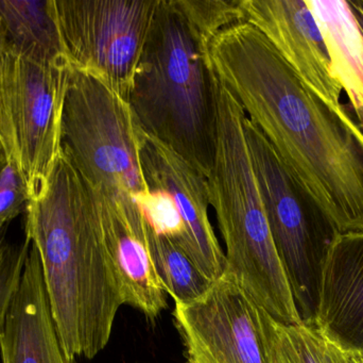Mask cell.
<instances>
[{
	"label": "cell",
	"instance_id": "6da1fadb",
	"mask_svg": "<svg viewBox=\"0 0 363 363\" xmlns=\"http://www.w3.org/2000/svg\"><path fill=\"white\" fill-rule=\"evenodd\" d=\"M218 78L338 234L363 232V130L349 107L309 91L251 23L218 33Z\"/></svg>",
	"mask_w": 363,
	"mask_h": 363
},
{
	"label": "cell",
	"instance_id": "7a4b0ae2",
	"mask_svg": "<svg viewBox=\"0 0 363 363\" xmlns=\"http://www.w3.org/2000/svg\"><path fill=\"white\" fill-rule=\"evenodd\" d=\"M26 239L40 256L55 330L67 359H93L123 305L104 237L99 195L61 148L26 208Z\"/></svg>",
	"mask_w": 363,
	"mask_h": 363
},
{
	"label": "cell",
	"instance_id": "3957f363",
	"mask_svg": "<svg viewBox=\"0 0 363 363\" xmlns=\"http://www.w3.org/2000/svg\"><path fill=\"white\" fill-rule=\"evenodd\" d=\"M136 125L205 177L217 147L215 72L172 0H161L128 99Z\"/></svg>",
	"mask_w": 363,
	"mask_h": 363
},
{
	"label": "cell",
	"instance_id": "277c9868",
	"mask_svg": "<svg viewBox=\"0 0 363 363\" xmlns=\"http://www.w3.org/2000/svg\"><path fill=\"white\" fill-rule=\"evenodd\" d=\"M217 147L209 202L225 244V272L277 321L303 323L273 242L245 138V111L215 74Z\"/></svg>",
	"mask_w": 363,
	"mask_h": 363
},
{
	"label": "cell",
	"instance_id": "5b68a950",
	"mask_svg": "<svg viewBox=\"0 0 363 363\" xmlns=\"http://www.w3.org/2000/svg\"><path fill=\"white\" fill-rule=\"evenodd\" d=\"M61 148L87 185L131 225L144 227L149 193L129 104L104 80L69 65Z\"/></svg>",
	"mask_w": 363,
	"mask_h": 363
},
{
	"label": "cell",
	"instance_id": "8992f818",
	"mask_svg": "<svg viewBox=\"0 0 363 363\" xmlns=\"http://www.w3.org/2000/svg\"><path fill=\"white\" fill-rule=\"evenodd\" d=\"M243 126L275 249L301 320L313 325L324 259L338 232L245 114Z\"/></svg>",
	"mask_w": 363,
	"mask_h": 363
},
{
	"label": "cell",
	"instance_id": "52a82bcc",
	"mask_svg": "<svg viewBox=\"0 0 363 363\" xmlns=\"http://www.w3.org/2000/svg\"><path fill=\"white\" fill-rule=\"evenodd\" d=\"M161 0H53L69 65L125 102Z\"/></svg>",
	"mask_w": 363,
	"mask_h": 363
},
{
	"label": "cell",
	"instance_id": "ba28073f",
	"mask_svg": "<svg viewBox=\"0 0 363 363\" xmlns=\"http://www.w3.org/2000/svg\"><path fill=\"white\" fill-rule=\"evenodd\" d=\"M69 66L55 67L8 51L1 106L8 160L16 162L31 194L46 178L61 151L62 111Z\"/></svg>",
	"mask_w": 363,
	"mask_h": 363
},
{
	"label": "cell",
	"instance_id": "9c48e42d",
	"mask_svg": "<svg viewBox=\"0 0 363 363\" xmlns=\"http://www.w3.org/2000/svg\"><path fill=\"white\" fill-rule=\"evenodd\" d=\"M186 363H267L260 307L223 274L196 300L176 303Z\"/></svg>",
	"mask_w": 363,
	"mask_h": 363
},
{
	"label": "cell",
	"instance_id": "30bf717a",
	"mask_svg": "<svg viewBox=\"0 0 363 363\" xmlns=\"http://www.w3.org/2000/svg\"><path fill=\"white\" fill-rule=\"evenodd\" d=\"M138 136L147 189L169 196L184 229L179 246L209 281H217L225 272V255L209 220L206 177L138 126Z\"/></svg>",
	"mask_w": 363,
	"mask_h": 363
},
{
	"label": "cell",
	"instance_id": "8fae6325",
	"mask_svg": "<svg viewBox=\"0 0 363 363\" xmlns=\"http://www.w3.org/2000/svg\"><path fill=\"white\" fill-rule=\"evenodd\" d=\"M245 21L255 27L305 87L330 106H341L340 85L325 40L304 0H243Z\"/></svg>",
	"mask_w": 363,
	"mask_h": 363
},
{
	"label": "cell",
	"instance_id": "7c38bea8",
	"mask_svg": "<svg viewBox=\"0 0 363 363\" xmlns=\"http://www.w3.org/2000/svg\"><path fill=\"white\" fill-rule=\"evenodd\" d=\"M315 326L363 358V232L337 234L324 259Z\"/></svg>",
	"mask_w": 363,
	"mask_h": 363
},
{
	"label": "cell",
	"instance_id": "4fadbf2b",
	"mask_svg": "<svg viewBox=\"0 0 363 363\" xmlns=\"http://www.w3.org/2000/svg\"><path fill=\"white\" fill-rule=\"evenodd\" d=\"M0 352L2 363H72L62 349L40 256L32 244L0 335Z\"/></svg>",
	"mask_w": 363,
	"mask_h": 363
},
{
	"label": "cell",
	"instance_id": "5bb4252c",
	"mask_svg": "<svg viewBox=\"0 0 363 363\" xmlns=\"http://www.w3.org/2000/svg\"><path fill=\"white\" fill-rule=\"evenodd\" d=\"M101 207L106 247L123 305L155 321L168 308V294L153 264L146 226L131 225L102 200Z\"/></svg>",
	"mask_w": 363,
	"mask_h": 363
},
{
	"label": "cell",
	"instance_id": "9a60e30c",
	"mask_svg": "<svg viewBox=\"0 0 363 363\" xmlns=\"http://www.w3.org/2000/svg\"><path fill=\"white\" fill-rule=\"evenodd\" d=\"M306 2L325 40L335 77L363 130V40L357 21L343 0Z\"/></svg>",
	"mask_w": 363,
	"mask_h": 363
},
{
	"label": "cell",
	"instance_id": "2e32d148",
	"mask_svg": "<svg viewBox=\"0 0 363 363\" xmlns=\"http://www.w3.org/2000/svg\"><path fill=\"white\" fill-rule=\"evenodd\" d=\"M8 51L43 65L69 66L53 0H0Z\"/></svg>",
	"mask_w": 363,
	"mask_h": 363
},
{
	"label": "cell",
	"instance_id": "e0dca14e",
	"mask_svg": "<svg viewBox=\"0 0 363 363\" xmlns=\"http://www.w3.org/2000/svg\"><path fill=\"white\" fill-rule=\"evenodd\" d=\"M267 363H345L347 354L315 326L277 321L260 307Z\"/></svg>",
	"mask_w": 363,
	"mask_h": 363
},
{
	"label": "cell",
	"instance_id": "ac0fdd59",
	"mask_svg": "<svg viewBox=\"0 0 363 363\" xmlns=\"http://www.w3.org/2000/svg\"><path fill=\"white\" fill-rule=\"evenodd\" d=\"M147 241L157 275L174 303H188L202 296L209 281L185 251L169 237L155 232L146 222Z\"/></svg>",
	"mask_w": 363,
	"mask_h": 363
},
{
	"label": "cell",
	"instance_id": "d6986e66",
	"mask_svg": "<svg viewBox=\"0 0 363 363\" xmlns=\"http://www.w3.org/2000/svg\"><path fill=\"white\" fill-rule=\"evenodd\" d=\"M205 50L226 28L245 23L243 0H172Z\"/></svg>",
	"mask_w": 363,
	"mask_h": 363
},
{
	"label": "cell",
	"instance_id": "ffe728a7",
	"mask_svg": "<svg viewBox=\"0 0 363 363\" xmlns=\"http://www.w3.org/2000/svg\"><path fill=\"white\" fill-rule=\"evenodd\" d=\"M6 228L0 230V335L15 294L18 290L31 243H12L6 238Z\"/></svg>",
	"mask_w": 363,
	"mask_h": 363
},
{
	"label": "cell",
	"instance_id": "44dd1931",
	"mask_svg": "<svg viewBox=\"0 0 363 363\" xmlns=\"http://www.w3.org/2000/svg\"><path fill=\"white\" fill-rule=\"evenodd\" d=\"M29 185L16 162L8 160L0 170V230L27 208Z\"/></svg>",
	"mask_w": 363,
	"mask_h": 363
},
{
	"label": "cell",
	"instance_id": "7402d4cb",
	"mask_svg": "<svg viewBox=\"0 0 363 363\" xmlns=\"http://www.w3.org/2000/svg\"><path fill=\"white\" fill-rule=\"evenodd\" d=\"M6 53H8V46H6V38H4L1 26H0V144L4 147L6 157H8V138H6V126H4V113H2L1 106L2 74H4V60H6Z\"/></svg>",
	"mask_w": 363,
	"mask_h": 363
},
{
	"label": "cell",
	"instance_id": "603a6c76",
	"mask_svg": "<svg viewBox=\"0 0 363 363\" xmlns=\"http://www.w3.org/2000/svg\"><path fill=\"white\" fill-rule=\"evenodd\" d=\"M347 2L357 21L363 40V0H347Z\"/></svg>",
	"mask_w": 363,
	"mask_h": 363
},
{
	"label": "cell",
	"instance_id": "cb8c5ba5",
	"mask_svg": "<svg viewBox=\"0 0 363 363\" xmlns=\"http://www.w3.org/2000/svg\"><path fill=\"white\" fill-rule=\"evenodd\" d=\"M8 161V157H6V151H4V147L0 144V170L4 168V164Z\"/></svg>",
	"mask_w": 363,
	"mask_h": 363
},
{
	"label": "cell",
	"instance_id": "d4e9b609",
	"mask_svg": "<svg viewBox=\"0 0 363 363\" xmlns=\"http://www.w3.org/2000/svg\"><path fill=\"white\" fill-rule=\"evenodd\" d=\"M345 363H363V358L360 357V356L347 354V362Z\"/></svg>",
	"mask_w": 363,
	"mask_h": 363
}]
</instances>
